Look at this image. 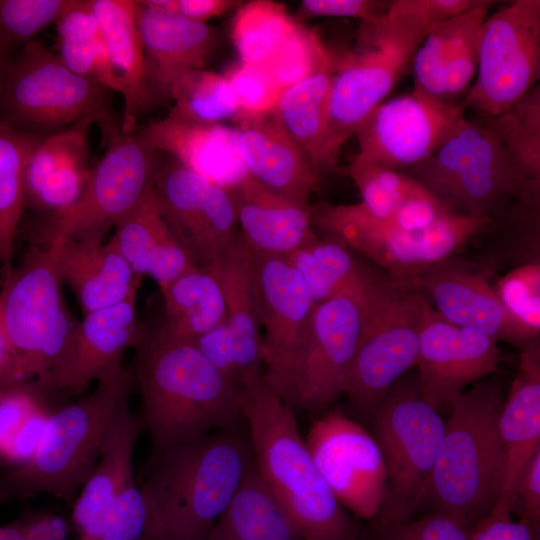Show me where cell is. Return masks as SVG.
I'll list each match as a JSON object with an SVG mask.
<instances>
[{"instance_id": "obj_1", "label": "cell", "mask_w": 540, "mask_h": 540, "mask_svg": "<svg viewBox=\"0 0 540 540\" xmlns=\"http://www.w3.org/2000/svg\"><path fill=\"white\" fill-rule=\"evenodd\" d=\"M243 419L255 468L302 540H364L316 467L293 408L264 376L243 388Z\"/></svg>"}, {"instance_id": "obj_2", "label": "cell", "mask_w": 540, "mask_h": 540, "mask_svg": "<svg viewBox=\"0 0 540 540\" xmlns=\"http://www.w3.org/2000/svg\"><path fill=\"white\" fill-rule=\"evenodd\" d=\"M252 462L248 437L239 427L150 455L139 485L148 511L146 540H202Z\"/></svg>"}, {"instance_id": "obj_3", "label": "cell", "mask_w": 540, "mask_h": 540, "mask_svg": "<svg viewBox=\"0 0 540 540\" xmlns=\"http://www.w3.org/2000/svg\"><path fill=\"white\" fill-rule=\"evenodd\" d=\"M136 349L139 416L150 437V455L239 427L243 389L194 344L165 342L146 332Z\"/></svg>"}, {"instance_id": "obj_4", "label": "cell", "mask_w": 540, "mask_h": 540, "mask_svg": "<svg viewBox=\"0 0 540 540\" xmlns=\"http://www.w3.org/2000/svg\"><path fill=\"white\" fill-rule=\"evenodd\" d=\"M500 382L477 381L453 403L424 498L469 529L497 502L504 469Z\"/></svg>"}, {"instance_id": "obj_5", "label": "cell", "mask_w": 540, "mask_h": 540, "mask_svg": "<svg viewBox=\"0 0 540 540\" xmlns=\"http://www.w3.org/2000/svg\"><path fill=\"white\" fill-rule=\"evenodd\" d=\"M132 374L123 366L97 381L93 392L56 407L47 419L33 456L0 475L10 500L49 494L72 505L92 473L107 430L128 401Z\"/></svg>"}, {"instance_id": "obj_6", "label": "cell", "mask_w": 540, "mask_h": 540, "mask_svg": "<svg viewBox=\"0 0 540 540\" xmlns=\"http://www.w3.org/2000/svg\"><path fill=\"white\" fill-rule=\"evenodd\" d=\"M112 93L71 71L55 51L34 39L9 58L0 93V122L39 137L91 122L108 145L121 134Z\"/></svg>"}, {"instance_id": "obj_7", "label": "cell", "mask_w": 540, "mask_h": 540, "mask_svg": "<svg viewBox=\"0 0 540 540\" xmlns=\"http://www.w3.org/2000/svg\"><path fill=\"white\" fill-rule=\"evenodd\" d=\"M62 284L53 240L31 241L20 265L1 282L0 311L16 376L50 391L79 323Z\"/></svg>"}, {"instance_id": "obj_8", "label": "cell", "mask_w": 540, "mask_h": 540, "mask_svg": "<svg viewBox=\"0 0 540 540\" xmlns=\"http://www.w3.org/2000/svg\"><path fill=\"white\" fill-rule=\"evenodd\" d=\"M423 39L421 34L389 21L386 16L361 22L355 46L337 55L316 157L322 174L335 170L344 143L385 101Z\"/></svg>"}, {"instance_id": "obj_9", "label": "cell", "mask_w": 540, "mask_h": 540, "mask_svg": "<svg viewBox=\"0 0 540 540\" xmlns=\"http://www.w3.org/2000/svg\"><path fill=\"white\" fill-rule=\"evenodd\" d=\"M429 303L372 268L363 325L344 393L369 418L401 376L416 366L420 329Z\"/></svg>"}, {"instance_id": "obj_10", "label": "cell", "mask_w": 540, "mask_h": 540, "mask_svg": "<svg viewBox=\"0 0 540 540\" xmlns=\"http://www.w3.org/2000/svg\"><path fill=\"white\" fill-rule=\"evenodd\" d=\"M410 176L456 211L495 219L527 188L482 119L465 117Z\"/></svg>"}, {"instance_id": "obj_11", "label": "cell", "mask_w": 540, "mask_h": 540, "mask_svg": "<svg viewBox=\"0 0 540 540\" xmlns=\"http://www.w3.org/2000/svg\"><path fill=\"white\" fill-rule=\"evenodd\" d=\"M369 419L386 468L385 498L375 519L410 520L424 500L445 422L421 398L417 378L397 381Z\"/></svg>"}, {"instance_id": "obj_12", "label": "cell", "mask_w": 540, "mask_h": 540, "mask_svg": "<svg viewBox=\"0 0 540 540\" xmlns=\"http://www.w3.org/2000/svg\"><path fill=\"white\" fill-rule=\"evenodd\" d=\"M313 228L401 279L452 257L492 221L455 211L432 226L402 230L370 216L360 203L311 207Z\"/></svg>"}, {"instance_id": "obj_13", "label": "cell", "mask_w": 540, "mask_h": 540, "mask_svg": "<svg viewBox=\"0 0 540 540\" xmlns=\"http://www.w3.org/2000/svg\"><path fill=\"white\" fill-rule=\"evenodd\" d=\"M372 268L332 298L314 305L293 363L285 402L321 413L344 393L363 325Z\"/></svg>"}, {"instance_id": "obj_14", "label": "cell", "mask_w": 540, "mask_h": 540, "mask_svg": "<svg viewBox=\"0 0 540 540\" xmlns=\"http://www.w3.org/2000/svg\"><path fill=\"white\" fill-rule=\"evenodd\" d=\"M159 159L160 152L138 130L121 133L91 166L76 203L60 214L40 217L30 230V238L104 239L153 188Z\"/></svg>"}, {"instance_id": "obj_15", "label": "cell", "mask_w": 540, "mask_h": 540, "mask_svg": "<svg viewBox=\"0 0 540 540\" xmlns=\"http://www.w3.org/2000/svg\"><path fill=\"white\" fill-rule=\"evenodd\" d=\"M540 77V1L516 0L483 22L475 78L461 101L479 116L500 114Z\"/></svg>"}, {"instance_id": "obj_16", "label": "cell", "mask_w": 540, "mask_h": 540, "mask_svg": "<svg viewBox=\"0 0 540 540\" xmlns=\"http://www.w3.org/2000/svg\"><path fill=\"white\" fill-rule=\"evenodd\" d=\"M305 441L341 505L358 520L375 519L385 498L386 468L373 435L333 409L312 422Z\"/></svg>"}, {"instance_id": "obj_17", "label": "cell", "mask_w": 540, "mask_h": 540, "mask_svg": "<svg viewBox=\"0 0 540 540\" xmlns=\"http://www.w3.org/2000/svg\"><path fill=\"white\" fill-rule=\"evenodd\" d=\"M166 156L159 159L154 191L173 234L207 271L239 235L233 201L226 188Z\"/></svg>"}, {"instance_id": "obj_18", "label": "cell", "mask_w": 540, "mask_h": 540, "mask_svg": "<svg viewBox=\"0 0 540 540\" xmlns=\"http://www.w3.org/2000/svg\"><path fill=\"white\" fill-rule=\"evenodd\" d=\"M464 117L461 104L413 90L374 109L355 133V156L397 171L412 169L432 156Z\"/></svg>"}, {"instance_id": "obj_19", "label": "cell", "mask_w": 540, "mask_h": 540, "mask_svg": "<svg viewBox=\"0 0 540 540\" xmlns=\"http://www.w3.org/2000/svg\"><path fill=\"white\" fill-rule=\"evenodd\" d=\"M501 361L488 334L447 322L430 306L420 329L418 391L436 411L450 412L466 388L494 373Z\"/></svg>"}, {"instance_id": "obj_20", "label": "cell", "mask_w": 540, "mask_h": 540, "mask_svg": "<svg viewBox=\"0 0 540 540\" xmlns=\"http://www.w3.org/2000/svg\"><path fill=\"white\" fill-rule=\"evenodd\" d=\"M390 278L421 295L449 323L482 331L518 349L539 338L508 313L485 277L452 257L416 275Z\"/></svg>"}, {"instance_id": "obj_21", "label": "cell", "mask_w": 540, "mask_h": 540, "mask_svg": "<svg viewBox=\"0 0 540 540\" xmlns=\"http://www.w3.org/2000/svg\"><path fill=\"white\" fill-rule=\"evenodd\" d=\"M264 380L284 401L297 348L314 301L284 255L255 252Z\"/></svg>"}, {"instance_id": "obj_22", "label": "cell", "mask_w": 540, "mask_h": 540, "mask_svg": "<svg viewBox=\"0 0 540 540\" xmlns=\"http://www.w3.org/2000/svg\"><path fill=\"white\" fill-rule=\"evenodd\" d=\"M136 294L85 314L79 321L68 353L51 381L54 394H82L92 382L122 367L124 352L137 348L146 334L137 317Z\"/></svg>"}, {"instance_id": "obj_23", "label": "cell", "mask_w": 540, "mask_h": 540, "mask_svg": "<svg viewBox=\"0 0 540 540\" xmlns=\"http://www.w3.org/2000/svg\"><path fill=\"white\" fill-rule=\"evenodd\" d=\"M239 153L247 174L269 190L303 206L319 190L322 173L272 113L236 121Z\"/></svg>"}, {"instance_id": "obj_24", "label": "cell", "mask_w": 540, "mask_h": 540, "mask_svg": "<svg viewBox=\"0 0 540 540\" xmlns=\"http://www.w3.org/2000/svg\"><path fill=\"white\" fill-rule=\"evenodd\" d=\"M137 23L153 101H169L182 76L204 69L217 44L216 32L207 23L155 10L141 1H137Z\"/></svg>"}, {"instance_id": "obj_25", "label": "cell", "mask_w": 540, "mask_h": 540, "mask_svg": "<svg viewBox=\"0 0 540 540\" xmlns=\"http://www.w3.org/2000/svg\"><path fill=\"white\" fill-rule=\"evenodd\" d=\"M218 281L226 306L242 389L264 375L261 313L254 251L240 232L207 270Z\"/></svg>"}, {"instance_id": "obj_26", "label": "cell", "mask_w": 540, "mask_h": 540, "mask_svg": "<svg viewBox=\"0 0 540 540\" xmlns=\"http://www.w3.org/2000/svg\"><path fill=\"white\" fill-rule=\"evenodd\" d=\"M84 122L45 136L33 151L25 178V204L43 216L60 214L79 199L91 166Z\"/></svg>"}, {"instance_id": "obj_27", "label": "cell", "mask_w": 540, "mask_h": 540, "mask_svg": "<svg viewBox=\"0 0 540 540\" xmlns=\"http://www.w3.org/2000/svg\"><path fill=\"white\" fill-rule=\"evenodd\" d=\"M62 282L76 296L83 315L118 304L137 292L140 277L112 238L51 237Z\"/></svg>"}, {"instance_id": "obj_28", "label": "cell", "mask_w": 540, "mask_h": 540, "mask_svg": "<svg viewBox=\"0 0 540 540\" xmlns=\"http://www.w3.org/2000/svg\"><path fill=\"white\" fill-rule=\"evenodd\" d=\"M499 434L504 469L500 493L492 509L513 512L517 475L540 448L539 338L520 349L518 370L499 416Z\"/></svg>"}, {"instance_id": "obj_29", "label": "cell", "mask_w": 540, "mask_h": 540, "mask_svg": "<svg viewBox=\"0 0 540 540\" xmlns=\"http://www.w3.org/2000/svg\"><path fill=\"white\" fill-rule=\"evenodd\" d=\"M138 132L159 152L224 188L247 175L235 127L191 122L167 115Z\"/></svg>"}, {"instance_id": "obj_30", "label": "cell", "mask_w": 540, "mask_h": 540, "mask_svg": "<svg viewBox=\"0 0 540 540\" xmlns=\"http://www.w3.org/2000/svg\"><path fill=\"white\" fill-rule=\"evenodd\" d=\"M226 189L239 232L253 251L286 255L316 236L311 206L269 190L248 174Z\"/></svg>"}, {"instance_id": "obj_31", "label": "cell", "mask_w": 540, "mask_h": 540, "mask_svg": "<svg viewBox=\"0 0 540 540\" xmlns=\"http://www.w3.org/2000/svg\"><path fill=\"white\" fill-rule=\"evenodd\" d=\"M112 240L135 275H149L161 292L199 268L170 229L154 188L115 225Z\"/></svg>"}, {"instance_id": "obj_32", "label": "cell", "mask_w": 540, "mask_h": 540, "mask_svg": "<svg viewBox=\"0 0 540 540\" xmlns=\"http://www.w3.org/2000/svg\"><path fill=\"white\" fill-rule=\"evenodd\" d=\"M105 42L118 92L124 102L121 133L138 130V120L155 103L145 74L137 1L91 0Z\"/></svg>"}, {"instance_id": "obj_33", "label": "cell", "mask_w": 540, "mask_h": 540, "mask_svg": "<svg viewBox=\"0 0 540 540\" xmlns=\"http://www.w3.org/2000/svg\"><path fill=\"white\" fill-rule=\"evenodd\" d=\"M144 430L141 417L124 402L105 435L98 461L72 506L71 527H98L106 523L118 495L132 478L133 453Z\"/></svg>"}, {"instance_id": "obj_34", "label": "cell", "mask_w": 540, "mask_h": 540, "mask_svg": "<svg viewBox=\"0 0 540 540\" xmlns=\"http://www.w3.org/2000/svg\"><path fill=\"white\" fill-rule=\"evenodd\" d=\"M164 318L151 334L159 340L194 344L226 319V306L216 278L201 268L179 276L162 292Z\"/></svg>"}, {"instance_id": "obj_35", "label": "cell", "mask_w": 540, "mask_h": 540, "mask_svg": "<svg viewBox=\"0 0 540 540\" xmlns=\"http://www.w3.org/2000/svg\"><path fill=\"white\" fill-rule=\"evenodd\" d=\"M54 393L35 380L0 378V460L14 468L34 454L43 428L56 408Z\"/></svg>"}, {"instance_id": "obj_36", "label": "cell", "mask_w": 540, "mask_h": 540, "mask_svg": "<svg viewBox=\"0 0 540 540\" xmlns=\"http://www.w3.org/2000/svg\"><path fill=\"white\" fill-rule=\"evenodd\" d=\"M202 540H302L261 480L254 461L233 499Z\"/></svg>"}, {"instance_id": "obj_37", "label": "cell", "mask_w": 540, "mask_h": 540, "mask_svg": "<svg viewBox=\"0 0 540 540\" xmlns=\"http://www.w3.org/2000/svg\"><path fill=\"white\" fill-rule=\"evenodd\" d=\"M43 137L20 132L0 122V280L13 265L14 241L25 204V178L30 157Z\"/></svg>"}, {"instance_id": "obj_38", "label": "cell", "mask_w": 540, "mask_h": 540, "mask_svg": "<svg viewBox=\"0 0 540 540\" xmlns=\"http://www.w3.org/2000/svg\"><path fill=\"white\" fill-rule=\"evenodd\" d=\"M302 25L282 3L254 0L241 4L231 24L239 62L265 69Z\"/></svg>"}, {"instance_id": "obj_39", "label": "cell", "mask_w": 540, "mask_h": 540, "mask_svg": "<svg viewBox=\"0 0 540 540\" xmlns=\"http://www.w3.org/2000/svg\"><path fill=\"white\" fill-rule=\"evenodd\" d=\"M336 59L337 55H334L322 69L285 88L271 112L315 166L325 128L327 101Z\"/></svg>"}, {"instance_id": "obj_40", "label": "cell", "mask_w": 540, "mask_h": 540, "mask_svg": "<svg viewBox=\"0 0 540 540\" xmlns=\"http://www.w3.org/2000/svg\"><path fill=\"white\" fill-rule=\"evenodd\" d=\"M284 256L302 278L315 305L350 286L366 266L352 250L326 236L316 235Z\"/></svg>"}, {"instance_id": "obj_41", "label": "cell", "mask_w": 540, "mask_h": 540, "mask_svg": "<svg viewBox=\"0 0 540 540\" xmlns=\"http://www.w3.org/2000/svg\"><path fill=\"white\" fill-rule=\"evenodd\" d=\"M480 118L519 174L528 183L540 184V86L500 114Z\"/></svg>"}, {"instance_id": "obj_42", "label": "cell", "mask_w": 540, "mask_h": 540, "mask_svg": "<svg viewBox=\"0 0 540 540\" xmlns=\"http://www.w3.org/2000/svg\"><path fill=\"white\" fill-rule=\"evenodd\" d=\"M171 100L168 115L186 121L214 124L235 121L240 115L227 79L206 69L182 76L172 88Z\"/></svg>"}, {"instance_id": "obj_43", "label": "cell", "mask_w": 540, "mask_h": 540, "mask_svg": "<svg viewBox=\"0 0 540 540\" xmlns=\"http://www.w3.org/2000/svg\"><path fill=\"white\" fill-rule=\"evenodd\" d=\"M494 3L483 0L453 20L445 69L446 101L450 104L461 103L475 78L482 25Z\"/></svg>"}, {"instance_id": "obj_44", "label": "cell", "mask_w": 540, "mask_h": 540, "mask_svg": "<svg viewBox=\"0 0 540 540\" xmlns=\"http://www.w3.org/2000/svg\"><path fill=\"white\" fill-rule=\"evenodd\" d=\"M72 0H0V53L11 56L48 25Z\"/></svg>"}, {"instance_id": "obj_45", "label": "cell", "mask_w": 540, "mask_h": 540, "mask_svg": "<svg viewBox=\"0 0 540 540\" xmlns=\"http://www.w3.org/2000/svg\"><path fill=\"white\" fill-rule=\"evenodd\" d=\"M333 56L317 32L302 25L263 70L285 89L322 69Z\"/></svg>"}, {"instance_id": "obj_46", "label": "cell", "mask_w": 540, "mask_h": 540, "mask_svg": "<svg viewBox=\"0 0 540 540\" xmlns=\"http://www.w3.org/2000/svg\"><path fill=\"white\" fill-rule=\"evenodd\" d=\"M364 540H468L469 527L459 517L432 511L418 520L373 519Z\"/></svg>"}, {"instance_id": "obj_47", "label": "cell", "mask_w": 540, "mask_h": 540, "mask_svg": "<svg viewBox=\"0 0 540 540\" xmlns=\"http://www.w3.org/2000/svg\"><path fill=\"white\" fill-rule=\"evenodd\" d=\"M508 313L524 327L540 332V262L516 266L494 287Z\"/></svg>"}, {"instance_id": "obj_48", "label": "cell", "mask_w": 540, "mask_h": 540, "mask_svg": "<svg viewBox=\"0 0 540 540\" xmlns=\"http://www.w3.org/2000/svg\"><path fill=\"white\" fill-rule=\"evenodd\" d=\"M453 20L454 18L428 31L410 64L414 78L413 90L444 102H447L445 69Z\"/></svg>"}, {"instance_id": "obj_49", "label": "cell", "mask_w": 540, "mask_h": 540, "mask_svg": "<svg viewBox=\"0 0 540 540\" xmlns=\"http://www.w3.org/2000/svg\"><path fill=\"white\" fill-rule=\"evenodd\" d=\"M223 75L238 105V118L271 113L284 90L265 70L241 62L231 66Z\"/></svg>"}, {"instance_id": "obj_50", "label": "cell", "mask_w": 540, "mask_h": 540, "mask_svg": "<svg viewBox=\"0 0 540 540\" xmlns=\"http://www.w3.org/2000/svg\"><path fill=\"white\" fill-rule=\"evenodd\" d=\"M55 52L61 61L77 75L111 92H118L101 31L94 36L57 41Z\"/></svg>"}, {"instance_id": "obj_51", "label": "cell", "mask_w": 540, "mask_h": 540, "mask_svg": "<svg viewBox=\"0 0 540 540\" xmlns=\"http://www.w3.org/2000/svg\"><path fill=\"white\" fill-rule=\"evenodd\" d=\"M483 0H392L386 18L423 36L430 29L477 6Z\"/></svg>"}, {"instance_id": "obj_52", "label": "cell", "mask_w": 540, "mask_h": 540, "mask_svg": "<svg viewBox=\"0 0 540 540\" xmlns=\"http://www.w3.org/2000/svg\"><path fill=\"white\" fill-rule=\"evenodd\" d=\"M390 1L383 0H303L299 4L298 17H350L361 22L385 18Z\"/></svg>"}, {"instance_id": "obj_53", "label": "cell", "mask_w": 540, "mask_h": 540, "mask_svg": "<svg viewBox=\"0 0 540 540\" xmlns=\"http://www.w3.org/2000/svg\"><path fill=\"white\" fill-rule=\"evenodd\" d=\"M540 528L512 512L492 509L470 529L468 540H539Z\"/></svg>"}, {"instance_id": "obj_54", "label": "cell", "mask_w": 540, "mask_h": 540, "mask_svg": "<svg viewBox=\"0 0 540 540\" xmlns=\"http://www.w3.org/2000/svg\"><path fill=\"white\" fill-rule=\"evenodd\" d=\"M194 345L223 376L242 388L227 318L198 338Z\"/></svg>"}, {"instance_id": "obj_55", "label": "cell", "mask_w": 540, "mask_h": 540, "mask_svg": "<svg viewBox=\"0 0 540 540\" xmlns=\"http://www.w3.org/2000/svg\"><path fill=\"white\" fill-rule=\"evenodd\" d=\"M515 510L540 528V448L526 461L514 485Z\"/></svg>"}, {"instance_id": "obj_56", "label": "cell", "mask_w": 540, "mask_h": 540, "mask_svg": "<svg viewBox=\"0 0 540 540\" xmlns=\"http://www.w3.org/2000/svg\"><path fill=\"white\" fill-rule=\"evenodd\" d=\"M141 3L199 23H206L209 19L224 15L242 4L237 0H143Z\"/></svg>"}, {"instance_id": "obj_57", "label": "cell", "mask_w": 540, "mask_h": 540, "mask_svg": "<svg viewBox=\"0 0 540 540\" xmlns=\"http://www.w3.org/2000/svg\"><path fill=\"white\" fill-rule=\"evenodd\" d=\"M24 540H70V524L51 511H29L20 517Z\"/></svg>"}, {"instance_id": "obj_58", "label": "cell", "mask_w": 540, "mask_h": 540, "mask_svg": "<svg viewBox=\"0 0 540 540\" xmlns=\"http://www.w3.org/2000/svg\"><path fill=\"white\" fill-rule=\"evenodd\" d=\"M4 377L18 378L0 311V378Z\"/></svg>"}, {"instance_id": "obj_59", "label": "cell", "mask_w": 540, "mask_h": 540, "mask_svg": "<svg viewBox=\"0 0 540 540\" xmlns=\"http://www.w3.org/2000/svg\"><path fill=\"white\" fill-rule=\"evenodd\" d=\"M0 540H24L20 518L13 522L0 525Z\"/></svg>"}, {"instance_id": "obj_60", "label": "cell", "mask_w": 540, "mask_h": 540, "mask_svg": "<svg viewBox=\"0 0 540 540\" xmlns=\"http://www.w3.org/2000/svg\"><path fill=\"white\" fill-rule=\"evenodd\" d=\"M9 58H10L9 56H6L0 53V93H1Z\"/></svg>"}, {"instance_id": "obj_61", "label": "cell", "mask_w": 540, "mask_h": 540, "mask_svg": "<svg viewBox=\"0 0 540 540\" xmlns=\"http://www.w3.org/2000/svg\"><path fill=\"white\" fill-rule=\"evenodd\" d=\"M8 501H10V498L7 496V494L4 491L0 489V504L6 503Z\"/></svg>"}, {"instance_id": "obj_62", "label": "cell", "mask_w": 540, "mask_h": 540, "mask_svg": "<svg viewBox=\"0 0 540 540\" xmlns=\"http://www.w3.org/2000/svg\"><path fill=\"white\" fill-rule=\"evenodd\" d=\"M166 540H170V539H166Z\"/></svg>"}]
</instances>
